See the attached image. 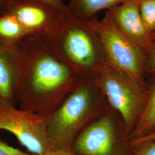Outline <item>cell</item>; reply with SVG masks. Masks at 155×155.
Segmentation results:
<instances>
[{
    "label": "cell",
    "mask_w": 155,
    "mask_h": 155,
    "mask_svg": "<svg viewBox=\"0 0 155 155\" xmlns=\"http://www.w3.org/2000/svg\"><path fill=\"white\" fill-rule=\"evenodd\" d=\"M21 67L17 87L18 107L49 116L80 79L43 38L30 36L21 44Z\"/></svg>",
    "instance_id": "6da1fadb"
},
{
    "label": "cell",
    "mask_w": 155,
    "mask_h": 155,
    "mask_svg": "<svg viewBox=\"0 0 155 155\" xmlns=\"http://www.w3.org/2000/svg\"><path fill=\"white\" fill-rule=\"evenodd\" d=\"M108 106L95 77L80 78L72 91L48 116L47 136L51 149L70 150L78 134Z\"/></svg>",
    "instance_id": "7a4b0ae2"
},
{
    "label": "cell",
    "mask_w": 155,
    "mask_h": 155,
    "mask_svg": "<svg viewBox=\"0 0 155 155\" xmlns=\"http://www.w3.org/2000/svg\"><path fill=\"white\" fill-rule=\"evenodd\" d=\"M54 53L80 77H95L106 63L97 33L87 21L67 15L53 33L43 38Z\"/></svg>",
    "instance_id": "3957f363"
},
{
    "label": "cell",
    "mask_w": 155,
    "mask_h": 155,
    "mask_svg": "<svg viewBox=\"0 0 155 155\" xmlns=\"http://www.w3.org/2000/svg\"><path fill=\"white\" fill-rule=\"evenodd\" d=\"M100 38L106 63L143 87L145 86V51L118 28L109 12L101 19L95 16L87 21Z\"/></svg>",
    "instance_id": "277c9868"
},
{
    "label": "cell",
    "mask_w": 155,
    "mask_h": 155,
    "mask_svg": "<svg viewBox=\"0 0 155 155\" xmlns=\"http://www.w3.org/2000/svg\"><path fill=\"white\" fill-rule=\"evenodd\" d=\"M95 78L108 105L122 118L129 137L144 109L147 89L107 63L100 68Z\"/></svg>",
    "instance_id": "5b68a950"
},
{
    "label": "cell",
    "mask_w": 155,
    "mask_h": 155,
    "mask_svg": "<svg viewBox=\"0 0 155 155\" xmlns=\"http://www.w3.org/2000/svg\"><path fill=\"white\" fill-rule=\"evenodd\" d=\"M114 116L108 106L84 127L70 147L73 155H133L129 139L122 136Z\"/></svg>",
    "instance_id": "8992f818"
},
{
    "label": "cell",
    "mask_w": 155,
    "mask_h": 155,
    "mask_svg": "<svg viewBox=\"0 0 155 155\" xmlns=\"http://www.w3.org/2000/svg\"><path fill=\"white\" fill-rule=\"evenodd\" d=\"M48 121V116L0 101V130L13 134L30 153L43 155L51 149L47 136Z\"/></svg>",
    "instance_id": "52a82bcc"
},
{
    "label": "cell",
    "mask_w": 155,
    "mask_h": 155,
    "mask_svg": "<svg viewBox=\"0 0 155 155\" xmlns=\"http://www.w3.org/2000/svg\"><path fill=\"white\" fill-rule=\"evenodd\" d=\"M29 36L42 38L53 33L61 24L67 14L48 4L33 0H15L8 11Z\"/></svg>",
    "instance_id": "ba28073f"
},
{
    "label": "cell",
    "mask_w": 155,
    "mask_h": 155,
    "mask_svg": "<svg viewBox=\"0 0 155 155\" xmlns=\"http://www.w3.org/2000/svg\"><path fill=\"white\" fill-rule=\"evenodd\" d=\"M107 11L122 33L145 51L152 41L140 15L139 0H126Z\"/></svg>",
    "instance_id": "9c48e42d"
},
{
    "label": "cell",
    "mask_w": 155,
    "mask_h": 155,
    "mask_svg": "<svg viewBox=\"0 0 155 155\" xmlns=\"http://www.w3.org/2000/svg\"><path fill=\"white\" fill-rule=\"evenodd\" d=\"M21 44L8 45L0 42V101L15 106L21 67Z\"/></svg>",
    "instance_id": "30bf717a"
},
{
    "label": "cell",
    "mask_w": 155,
    "mask_h": 155,
    "mask_svg": "<svg viewBox=\"0 0 155 155\" xmlns=\"http://www.w3.org/2000/svg\"><path fill=\"white\" fill-rule=\"evenodd\" d=\"M70 13L79 19L88 21L98 12L109 11L126 0H67Z\"/></svg>",
    "instance_id": "8fae6325"
},
{
    "label": "cell",
    "mask_w": 155,
    "mask_h": 155,
    "mask_svg": "<svg viewBox=\"0 0 155 155\" xmlns=\"http://www.w3.org/2000/svg\"><path fill=\"white\" fill-rule=\"evenodd\" d=\"M155 130V79L150 89L147 90V98L144 109L129 139L142 137Z\"/></svg>",
    "instance_id": "7c38bea8"
},
{
    "label": "cell",
    "mask_w": 155,
    "mask_h": 155,
    "mask_svg": "<svg viewBox=\"0 0 155 155\" xmlns=\"http://www.w3.org/2000/svg\"><path fill=\"white\" fill-rule=\"evenodd\" d=\"M30 36L16 17L9 12L0 13V42L17 45Z\"/></svg>",
    "instance_id": "4fadbf2b"
},
{
    "label": "cell",
    "mask_w": 155,
    "mask_h": 155,
    "mask_svg": "<svg viewBox=\"0 0 155 155\" xmlns=\"http://www.w3.org/2000/svg\"><path fill=\"white\" fill-rule=\"evenodd\" d=\"M139 11L150 36L155 33V0H139Z\"/></svg>",
    "instance_id": "5bb4252c"
},
{
    "label": "cell",
    "mask_w": 155,
    "mask_h": 155,
    "mask_svg": "<svg viewBox=\"0 0 155 155\" xmlns=\"http://www.w3.org/2000/svg\"><path fill=\"white\" fill-rule=\"evenodd\" d=\"M145 72L155 73V41H152L145 50Z\"/></svg>",
    "instance_id": "9a60e30c"
},
{
    "label": "cell",
    "mask_w": 155,
    "mask_h": 155,
    "mask_svg": "<svg viewBox=\"0 0 155 155\" xmlns=\"http://www.w3.org/2000/svg\"><path fill=\"white\" fill-rule=\"evenodd\" d=\"M133 155H155V141L143 142L133 147Z\"/></svg>",
    "instance_id": "2e32d148"
},
{
    "label": "cell",
    "mask_w": 155,
    "mask_h": 155,
    "mask_svg": "<svg viewBox=\"0 0 155 155\" xmlns=\"http://www.w3.org/2000/svg\"><path fill=\"white\" fill-rule=\"evenodd\" d=\"M0 155H35L12 147L0 140Z\"/></svg>",
    "instance_id": "e0dca14e"
},
{
    "label": "cell",
    "mask_w": 155,
    "mask_h": 155,
    "mask_svg": "<svg viewBox=\"0 0 155 155\" xmlns=\"http://www.w3.org/2000/svg\"><path fill=\"white\" fill-rule=\"evenodd\" d=\"M33 1H41V2L48 4L54 6L56 8L59 9L60 10L66 13L67 14H71L68 10L67 4L64 1V0H33Z\"/></svg>",
    "instance_id": "ac0fdd59"
},
{
    "label": "cell",
    "mask_w": 155,
    "mask_h": 155,
    "mask_svg": "<svg viewBox=\"0 0 155 155\" xmlns=\"http://www.w3.org/2000/svg\"><path fill=\"white\" fill-rule=\"evenodd\" d=\"M148 141H155V130L142 137L129 140V144L130 147L133 148L134 146L140 144L143 142Z\"/></svg>",
    "instance_id": "d6986e66"
},
{
    "label": "cell",
    "mask_w": 155,
    "mask_h": 155,
    "mask_svg": "<svg viewBox=\"0 0 155 155\" xmlns=\"http://www.w3.org/2000/svg\"><path fill=\"white\" fill-rule=\"evenodd\" d=\"M15 2V0H0V13L8 11Z\"/></svg>",
    "instance_id": "ffe728a7"
},
{
    "label": "cell",
    "mask_w": 155,
    "mask_h": 155,
    "mask_svg": "<svg viewBox=\"0 0 155 155\" xmlns=\"http://www.w3.org/2000/svg\"><path fill=\"white\" fill-rule=\"evenodd\" d=\"M43 155H73L70 150L51 149Z\"/></svg>",
    "instance_id": "44dd1931"
},
{
    "label": "cell",
    "mask_w": 155,
    "mask_h": 155,
    "mask_svg": "<svg viewBox=\"0 0 155 155\" xmlns=\"http://www.w3.org/2000/svg\"><path fill=\"white\" fill-rule=\"evenodd\" d=\"M150 39L152 41H155V33H153V35H152V36H150Z\"/></svg>",
    "instance_id": "7402d4cb"
}]
</instances>
